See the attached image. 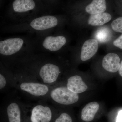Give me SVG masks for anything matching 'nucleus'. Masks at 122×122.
<instances>
[{"mask_svg": "<svg viewBox=\"0 0 122 122\" xmlns=\"http://www.w3.org/2000/svg\"><path fill=\"white\" fill-rule=\"evenodd\" d=\"M21 69L40 82L54 86L59 83L62 67L52 54L35 52L22 58L9 68Z\"/></svg>", "mask_w": 122, "mask_h": 122, "instance_id": "f257e3e1", "label": "nucleus"}, {"mask_svg": "<svg viewBox=\"0 0 122 122\" xmlns=\"http://www.w3.org/2000/svg\"><path fill=\"white\" fill-rule=\"evenodd\" d=\"M32 34L1 39L0 41V62L9 67L25 56L36 52L35 36Z\"/></svg>", "mask_w": 122, "mask_h": 122, "instance_id": "f03ea898", "label": "nucleus"}, {"mask_svg": "<svg viewBox=\"0 0 122 122\" xmlns=\"http://www.w3.org/2000/svg\"><path fill=\"white\" fill-rule=\"evenodd\" d=\"M59 16L45 14L36 16L18 23H12L2 27L4 33H26L29 34H39L57 30L61 24Z\"/></svg>", "mask_w": 122, "mask_h": 122, "instance_id": "7ed1b4c3", "label": "nucleus"}, {"mask_svg": "<svg viewBox=\"0 0 122 122\" xmlns=\"http://www.w3.org/2000/svg\"><path fill=\"white\" fill-rule=\"evenodd\" d=\"M14 75V88L29 99L34 101H47L53 86L40 82L35 78L21 69L9 68Z\"/></svg>", "mask_w": 122, "mask_h": 122, "instance_id": "20e7f679", "label": "nucleus"}, {"mask_svg": "<svg viewBox=\"0 0 122 122\" xmlns=\"http://www.w3.org/2000/svg\"><path fill=\"white\" fill-rule=\"evenodd\" d=\"M45 7L41 0H13L7 16L12 23L22 22L46 14L43 11Z\"/></svg>", "mask_w": 122, "mask_h": 122, "instance_id": "39448f33", "label": "nucleus"}, {"mask_svg": "<svg viewBox=\"0 0 122 122\" xmlns=\"http://www.w3.org/2000/svg\"><path fill=\"white\" fill-rule=\"evenodd\" d=\"M56 30L35 34V52L53 55L59 52L67 42L66 37L55 33Z\"/></svg>", "mask_w": 122, "mask_h": 122, "instance_id": "423d86ee", "label": "nucleus"}, {"mask_svg": "<svg viewBox=\"0 0 122 122\" xmlns=\"http://www.w3.org/2000/svg\"><path fill=\"white\" fill-rule=\"evenodd\" d=\"M79 100L78 94L71 91L66 86L57 84L51 88L47 101L58 106H68L75 104Z\"/></svg>", "mask_w": 122, "mask_h": 122, "instance_id": "0eeeda50", "label": "nucleus"}, {"mask_svg": "<svg viewBox=\"0 0 122 122\" xmlns=\"http://www.w3.org/2000/svg\"><path fill=\"white\" fill-rule=\"evenodd\" d=\"M45 100L34 103L31 109V122H50L53 117L52 106Z\"/></svg>", "mask_w": 122, "mask_h": 122, "instance_id": "6e6552de", "label": "nucleus"}, {"mask_svg": "<svg viewBox=\"0 0 122 122\" xmlns=\"http://www.w3.org/2000/svg\"><path fill=\"white\" fill-rule=\"evenodd\" d=\"M0 91L8 93L14 88V75L12 71L0 62Z\"/></svg>", "mask_w": 122, "mask_h": 122, "instance_id": "1a4fd4ad", "label": "nucleus"}, {"mask_svg": "<svg viewBox=\"0 0 122 122\" xmlns=\"http://www.w3.org/2000/svg\"><path fill=\"white\" fill-rule=\"evenodd\" d=\"M66 79V86L71 91L77 94L86 91L88 86L83 81L81 76L77 75L69 76Z\"/></svg>", "mask_w": 122, "mask_h": 122, "instance_id": "9d476101", "label": "nucleus"}, {"mask_svg": "<svg viewBox=\"0 0 122 122\" xmlns=\"http://www.w3.org/2000/svg\"><path fill=\"white\" fill-rule=\"evenodd\" d=\"M98 43L97 40L90 39L83 44L81 49L80 58L82 61L89 60L96 54L98 49Z\"/></svg>", "mask_w": 122, "mask_h": 122, "instance_id": "9b49d317", "label": "nucleus"}, {"mask_svg": "<svg viewBox=\"0 0 122 122\" xmlns=\"http://www.w3.org/2000/svg\"><path fill=\"white\" fill-rule=\"evenodd\" d=\"M120 59L118 55L114 53L107 54L102 59L103 68L107 72L114 73L119 70Z\"/></svg>", "mask_w": 122, "mask_h": 122, "instance_id": "f8f14e48", "label": "nucleus"}, {"mask_svg": "<svg viewBox=\"0 0 122 122\" xmlns=\"http://www.w3.org/2000/svg\"><path fill=\"white\" fill-rule=\"evenodd\" d=\"M99 108V104L97 102H91L87 103L82 110L81 113L82 120L85 122L92 121Z\"/></svg>", "mask_w": 122, "mask_h": 122, "instance_id": "ddd939ff", "label": "nucleus"}, {"mask_svg": "<svg viewBox=\"0 0 122 122\" xmlns=\"http://www.w3.org/2000/svg\"><path fill=\"white\" fill-rule=\"evenodd\" d=\"M111 18V15L107 13L93 14L89 17L87 23L92 26H101L109 22Z\"/></svg>", "mask_w": 122, "mask_h": 122, "instance_id": "4468645a", "label": "nucleus"}, {"mask_svg": "<svg viewBox=\"0 0 122 122\" xmlns=\"http://www.w3.org/2000/svg\"><path fill=\"white\" fill-rule=\"evenodd\" d=\"M107 9L106 0H93L86 7L85 10L91 15L105 12Z\"/></svg>", "mask_w": 122, "mask_h": 122, "instance_id": "2eb2a0df", "label": "nucleus"}, {"mask_svg": "<svg viewBox=\"0 0 122 122\" xmlns=\"http://www.w3.org/2000/svg\"><path fill=\"white\" fill-rule=\"evenodd\" d=\"M100 30L96 33V38L102 42L107 41L110 35L109 31L106 29H102Z\"/></svg>", "mask_w": 122, "mask_h": 122, "instance_id": "dca6fc26", "label": "nucleus"}, {"mask_svg": "<svg viewBox=\"0 0 122 122\" xmlns=\"http://www.w3.org/2000/svg\"><path fill=\"white\" fill-rule=\"evenodd\" d=\"M111 26L112 29L115 32L122 33V17L114 20L112 22Z\"/></svg>", "mask_w": 122, "mask_h": 122, "instance_id": "f3484780", "label": "nucleus"}, {"mask_svg": "<svg viewBox=\"0 0 122 122\" xmlns=\"http://www.w3.org/2000/svg\"><path fill=\"white\" fill-rule=\"evenodd\" d=\"M54 122H73V120L69 114L64 112L61 113Z\"/></svg>", "mask_w": 122, "mask_h": 122, "instance_id": "a211bd4d", "label": "nucleus"}, {"mask_svg": "<svg viewBox=\"0 0 122 122\" xmlns=\"http://www.w3.org/2000/svg\"><path fill=\"white\" fill-rule=\"evenodd\" d=\"M113 44L116 47L122 49V34L114 41Z\"/></svg>", "mask_w": 122, "mask_h": 122, "instance_id": "6ab92c4d", "label": "nucleus"}, {"mask_svg": "<svg viewBox=\"0 0 122 122\" xmlns=\"http://www.w3.org/2000/svg\"><path fill=\"white\" fill-rule=\"evenodd\" d=\"M55 0H41L45 6H53Z\"/></svg>", "mask_w": 122, "mask_h": 122, "instance_id": "aec40b11", "label": "nucleus"}, {"mask_svg": "<svg viewBox=\"0 0 122 122\" xmlns=\"http://www.w3.org/2000/svg\"><path fill=\"white\" fill-rule=\"evenodd\" d=\"M116 122H122V110L119 112L116 118Z\"/></svg>", "mask_w": 122, "mask_h": 122, "instance_id": "412c9836", "label": "nucleus"}, {"mask_svg": "<svg viewBox=\"0 0 122 122\" xmlns=\"http://www.w3.org/2000/svg\"><path fill=\"white\" fill-rule=\"evenodd\" d=\"M118 72L120 76L122 77V61L120 63V68Z\"/></svg>", "mask_w": 122, "mask_h": 122, "instance_id": "4be33fe9", "label": "nucleus"}]
</instances>
